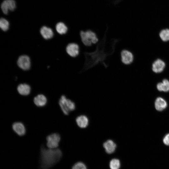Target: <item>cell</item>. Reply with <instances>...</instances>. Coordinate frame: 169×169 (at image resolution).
<instances>
[{
    "label": "cell",
    "instance_id": "1",
    "mask_svg": "<svg viewBox=\"0 0 169 169\" xmlns=\"http://www.w3.org/2000/svg\"><path fill=\"white\" fill-rule=\"evenodd\" d=\"M106 32L103 38L97 44L96 49L92 52H84V54L85 57V61L83 68V70H87L98 64L99 62L103 64L105 67L107 65L104 62L106 58L112 54L113 51H107L105 49V43L106 40Z\"/></svg>",
    "mask_w": 169,
    "mask_h": 169
},
{
    "label": "cell",
    "instance_id": "2",
    "mask_svg": "<svg viewBox=\"0 0 169 169\" xmlns=\"http://www.w3.org/2000/svg\"><path fill=\"white\" fill-rule=\"evenodd\" d=\"M62 153L59 149H46L42 147L40 152V166L42 169H47L58 162Z\"/></svg>",
    "mask_w": 169,
    "mask_h": 169
},
{
    "label": "cell",
    "instance_id": "3",
    "mask_svg": "<svg viewBox=\"0 0 169 169\" xmlns=\"http://www.w3.org/2000/svg\"><path fill=\"white\" fill-rule=\"evenodd\" d=\"M59 104L63 113L65 115H68L69 113L75 109L74 103L67 99L64 95L61 96L59 100Z\"/></svg>",
    "mask_w": 169,
    "mask_h": 169
},
{
    "label": "cell",
    "instance_id": "4",
    "mask_svg": "<svg viewBox=\"0 0 169 169\" xmlns=\"http://www.w3.org/2000/svg\"><path fill=\"white\" fill-rule=\"evenodd\" d=\"M120 59L122 63L125 65L131 64L134 60V56L130 51L126 49H122L120 52Z\"/></svg>",
    "mask_w": 169,
    "mask_h": 169
},
{
    "label": "cell",
    "instance_id": "5",
    "mask_svg": "<svg viewBox=\"0 0 169 169\" xmlns=\"http://www.w3.org/2000/svg\"><path fill=\"white\" fill-rule=\"evenodd\" d=\"M46 140L47 146L49 148L56 149L59 146L60 137L58 134L54 133L48 136Z\"/></svg>",
    "mask_w": 169,
    "mask_h": 169
},
{
    "label": "cell",
    "instance_id": "6",
    "mask_svg": "<svg viewBox=\"0 0 169 169\" xmlns=\"http://www.w3.org/2000/svg\"><path fill=\"white\" fill-rule=\"evenodd\" d=\"M166 66L165 62L162 59L158 58L154 61L152 63L151 69L154 73L158 74L163 71Z\"/></svg>",
    "mask_w": 169,
    "mask_h": 169
},
{
    "label": "cell",
    "instance_id": "7",
    "mask_svg": "<svg viewBox=\"0 0 169 169\" xmlns=\"http://www.w3.org/2000/svg\"><path fill=\"white\" fill-rule=\"evenodd\" d=\"M16 7V3L14 0H5L1 5V9L5 14H7L9 10L14 11Z\"/></svg>",
    "mask_w": 169,
    "mask_h": 169
},
{
    "label": "cell",
    "instance_id": "8",
    "mask_svg": "<svg viewBox=\"0 0 169 169\" xmlns=\"http://www.w3.org/2000/svg\"><path fill=\"white\" fill-rule=\"evenodd\" d=\"M18 66L24 70L29 69L30 67V60L29 57L26 55L20 56L17 61Z\"/></svg>",
    "mask_w": 169,
    "mask_h": 169
},
{
    "label": "cell",
    "instance_id": "9",
    "mask_svg": "<svg viewBox=\"0 0 169 169\" xmlns=\"http://www.w3.org/2000/svg\"><path fill=\"white\" fill-rule=\"evenodd\" d=\"M67 53L71 57H75L79 53V47L78 44L75 43H70L66 47Z\"/></svg>",
    "mask_w": 169,
    "mask_h": 169
},
{
    "label": "cell",
    "instance_id": "10",
    "mask_svg": "<svg viewBox=\"0 0 169 169\" xmlns=\"http://www.w3.org/2000/svg\"><path fill=\"white\" fill-rule=\"evenodd\" d=\"M12 128L14 131L19 136H23L25 133V127L21 122H15L12 125Z\"/></svg>",
    "mask_w": 169,
    "mask_h": 169
},
{
    "label": "cell",
    "instance_id": "11",
    "mask_svg": "<svg viewBox=\"0 0 169 169\" xmlns=\"http://www.w3.org/2000/svg\"><path fill=\"white\" fill-rule=\"evenodd\" d=\"M76 122L78 126L81 128L87 127L89 124V120L88 117L84 115L78 116L76 119Z\"/></svg>",
    "mask_w": 169,
    "mask_h": 169
},
{
    "label": "cell",
    "instance_id": "12",
    "mask_svg": "<svg viewBox=\"0 0 169 169\" xmlns=\"http://www.w3.org/2000/svg\"><path fill=\"white\" fill-rule=\"evenodd\" d=\"M103 146L105 151L109 154L113 153L116 147V144L111 140H107L104 143Z\"/></svg>",
    "mask_w": 169,
    "mask_h": 169
},
{
    "label": "cell",
    "instance_id": "13",
    "mask_svg": "<svg viewBox=\"0 0 169 169\" xmlns=\"http://www.w3.org/2000/svg\"><path fill=\"white\" fill-rule=\"evenodd\" d=\"M33 102L34 104L37 106L43 107L46 104L47 99L44 95L39 94L34 97Z\"/></svg>",
    "mask_w": 169,
    "mask_h": 169
},
{
    "label": "cell",
    "instance_id": "14",
    "mask_svg": "<svg viewBox=\"0 0 169 169\" xmlns=\"http://www.w3.org/2000/svg\"><path fill=\"white\" fill-rule=\"evenodd\" d=\"M17 90L18 93L22 95H27L31 91L30 86L26 84H21L18 86Z\"/></svg>",
    "mask_w": 169,
    "mask_h": 169
},
{
    "label": "cell",
    "instance_id": "15",
    "mask_svg": "<svg viewBox=\"0 0 169 169\" xmlns=\"http://www.w3.org/2000/svg\"><path fill=\"white\" fill-rule=\"evenodd\" d=\"M40 32L43 37L45 39H50L53 36L54 33L52 29L45 26L41 28Z\"/></svg>",
    "mask_w": 169,
    "mask_h": 169
},
{
    "label": "cell",
    "instance_id": "16",
    "mask_svg": "<svg viewBox=\"0 0 169 169\" xmlns=\"http://www.w3.org/2000/svg\"><path fill=\"white\" fill-rule=\"evenodd\" d=\"M155 107L156 110L161 111L165 109L167 106V103L163 98L159 97L155 102Z\"/></svg>",
    "mask_w": 169,
    "mask_h": 169
},
{
    "label": "cell",
    "instance_id": "17",
    "mask_svg": "<svg viewBox=\"0 0 169 169\" xmlns=\"http://www.w3.org/2000/svg\"><path fill=\"white\" fill-rule=\"evenodd\" d=\"M156 87L159 91H169V81L166 79H164L161 82H159L157 84Z\"/></svg>",
    "mask_w": 169,
    "mask_h": 169
},
{
    "label": "cell",
    "instance_id": "18",
    "mask_svg": "<svg viewBox=\"0 0 169 169\" xmlns=\"http://www.w3.org/2000/svg\"><path fill=\"white\" fill-rule=\"evenodd\" d=\"M86 35L88 39L90 41L92 44H96L99 39L95 33L90 30H87L85 31Z\"/></svg>",
    "mask_w": 169,
    "mask_h": 169
},
{
    "label": "cell",
    "instance_id": "19",
    "mask_svg": "<svg viewBox=\"0 0 169 169\" xmlns=\"http://www.w3.org/2000/svg\"><path fill=\"white\" fill-rule=\"evenodd\" d=\"M159 35L161 40L166 42L169 41V28H164L160 32Z\"/></svg>",
    "mask_w": 169,
    "mask_h": 169
},
{
    "label": "cell",
    "instance_id": "20",
    "mask_svg": "<svg viewBox=\"0 0 169 169\" xmlns=\"http://www.w3.org/2000/svg\"><path fill=\"white\" fill-rule=\"evenodd\" d=\"M56 29L57 32L60 34L66 33L68 31V28L63 22H60L57 23L56 26Z\"/></svg>",
    "mask_w": 169,
    "mask_h": 169
},
{
    "label": "cell",
    "instance_id": "21",
    "mask_svg": "<svg viewBox=\"0 0 169 169\" xmlns=\"http://www.w3.org/2000/svg\"><path fill=\"white\" fill-rule=\"evenodd\" d=\"M79 35L81 41L83 44L86 46L90 47L92 46V44L90 41L88 39L85 31H80L79 32Z\"/></svg>",
    "mask_w": 169,
    "mask_h": 169
},
{
    "label": "cell",
    "instance_id": "22",
    "mask_svg": "<svg viewBox=\"0 0 169 169\" xmlns=\"http://www.w3.org/2000/svg\"><path fill=\"white\" fill-rule=\"evenodd\" d=\"M111 169H119L120 167V161L117 159H113L111 160L110 163Z\"/></svg>",
    "mask_w": 169,
    "mask_h": 169
},
{
    "label": "cell",
    "instance_id": "23",
    "mask_svg": "<svg viewBox=\"0 0 169 169\" xmlns=\"http://www.w3.org/2000/svg\"><path fill=\"white\" fill-rule=\"evenodd\" d=\"M9 27V23L6 19L2 18L0 20V27L3 31H7Z\"/></svg>",
    "mask_w": 169,
    "mask_h": 169
},
{
    "label": "cell",
    "instance_id": "24",
    "mask_svg": "<svg viewBox=\"0 0 169 169\" xmlns=\"http://www.w3.org/2000/svg\"><path fill=\"white\" fill-rule=\"evenodd\" d=\"M72 169H87L85 165L82 162H78L73 166Z\"/></svg>",
    "mask_w": 169,
    "mask_h": 169
},
{
    "label": "cell",
    "instance_id": "25",
    "mask_svg": "<svg viewBox=\"0 0 169 169\" xmlns=\"http://www.w3.org/2000/svg\"><path fill=\"white\" fill-rule=\"evenodd\" d=\"M163 142L165 145L169 146V133L166 134L164 137Z\"/></svg>",
    "mask_w": 169,
    "mask_h": 169
}]
</instances>
